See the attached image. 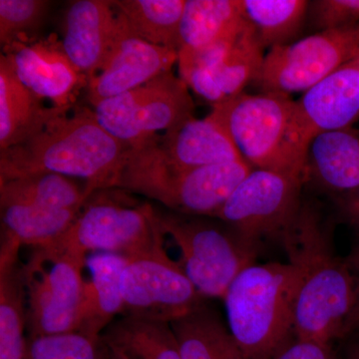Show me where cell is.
<instances>
[{
    "instance_id": "6",
    "label": "cell",
    "mask_w": 359,
    "mask_h": 359,
    "mask_svg": "<svg viewBox=\"0 0 359 359\" xmlns=\"http://www.w3.org/2000/svg\"><path fill=\"white\" fill-rule=\"evenodd\" d=\"M156 212L163 233L178 245L182 268L204 299H223L235 278L256 264L261 245L221 219Z\"/></svg>"
},
{
    "instance_id": "7",
    "label": "cell",
    "mask_w": 359,
    "mask_h": 359,
    "mask_svg": "<svg viewBox=\"0 0 359 359\" xmlns=\"http://www.w3.org/2000/svg\"><path fill=\"white\" fill-rule=\"evenodd\" d=\"M164 237L150 204L90 197L65 237L50 247L84 259L88 252L132 259L165 247Z\"/></svg>"
},
{
    "instance_id": "31",
    "label": "cell",
    "mask_w": 359,
    "mask_h": 359,
    "mask_svg": "<svg viewBox=\"0 0 359 359\" xmlns=\"http://www.w3.org/2000/svg\"><path fill=\"white\" fill-rule=\"evenodd\" d=\"M46 0H0V42L2 46L29 43L50 6Z\"/></svg>"
},
{
    "instance_id": "5",
    "label": "cell",
    "mask_w": 359,
    "mask_h": 359,
    "mask_svg": "<svg viewBox=\"0 0 359 359\" xmlns=\"http://www.w3.org/2000/svg\"><path fill=\"white\" fill-rule=\"evenodd\" d=\"M252 169L245 161H238L175 170L144 146H128L112 189L140 194L177 214L214 218Z\"/></svg>"
},
{
    "instance_id": "23",
    "label": "cell",
    "mask_w": 359,
    "mask_h": 359,
    "mask_svg": "<svg viewBox=\"0 0 359 359\" xmlns=\"http://www.w3.org/2000/svg\"><path fill=\"white\" fill-rule=\"evenodd\" d=\"M21 245L1 238L0 245V359H25L28 337Z\"/></svg>"
},
{
    "instance_id": "29",
    "label": "cell",
    "mask_w": 359,
    "mask_h": 359,
    "mask_svg": "<svg viewBox=\"0 0 359 359\" xmlns=\"http://www.w3.org/2000/svg\"><path fill=\"white\" fill-rule=\"evenodd\" d=\"M244 20L264 48L290 44L301 32L309 2L306 0H240Z\"/></svg>"
},
{
    "instance_id": "26",
    "label": "cell",
    "mask_w": 359,
    "mask_h": 359,
    "mask_svg": "<svg viewBox=\"0 0 359 359\" xmlns=\"http://www.w3.org/2000/svg\"><path fill=\"white\" fill-rule=\"evenodd\" d=\"M86 185L53 173L0 181V205L28 204L49 209H81L91 197Z\"/></svg>"
},
{
    "instance_id": "2",
    "label": "cell",
    "mask_w": 359,
    "mask_h": 359,
    "mask_svg": "<svg viewBox=\"0 0 359 359\" xmlns=\"http://www.w3.org/2000/svg\"><path fill=\"white\" fill-rule=\"evenodd\" d=\"M127 149L101 126L93 110H65L25 141L0 151V181L58 174L84 181L93 195L112 189Z\"/></svg>"
},
{
    "instance_id": "24",
    "label": "cell",
    "mask_w": 359,
    "mask_h": 359,
    "mask_svg": "<svg viewBox=\"0 0 359 359\" xmlns=\"http://www.w3.org/2000/svg\"><path fill=\"white\" fill-rule=\"evenodd\" d=\"M170 325L183 359H247L228 325L205 302Z\"/></svg>"
},
{
    "instance_id": "21",
    "label": "cell",
    "mask_w": 359,
    "mask_h": 359,
    "mask_svg": "<svg viewBox=\"0 0 359 359\" xmlns=\"http://www.w3.org/2000/svg\"><path fill=\"white\" fill-rule=\"evenodd\" d=\"M65 110L45 107L41 98L16 75L11 60L0 55V151L18 145L37 133L49 120Z\"/></svg>"
},
{
    "instance_id": "17",
    "label": "cell",
    "mask_w": 359,
    "mask_h": 359,
    "mask_svg": "<svg viewBox=\"0 0 359 359\" xmlns=\"http://www.w3.org/2000/svg\"><path fill=\"white\" fill-rule=\"evenodd\" d=\"M118 26L113 1L77 0L66 9L62 46L87 83L101 70Z\"/></svg>"
},
{
    "instance_id": "9",
    "label": "cell",
    "mask_w": 359,
    "mask_h": 359,
    "mask_svg": "<svg viewBox=\"0 0 359 359\" xmlns=\"http://www.w3.org/2000/svg\"><path fill=\"white\" fill-rule=\"evenodd\" d=\"M188 85L172 70L94 105L98 122L127 146H135L194 118Z\"/></svg>"
},
{
    "instance_id": "11",
    "label": "cell",
    "mask_w": 359,
    "mask_h": 359,
    "mask_svg": "<svg viewBox=\"0 0 359 359\" xmlns=\"http://www.w3.org/2000/svg\"><path fill=\"white\" fill-rule=\"evenodd\" d=\"M122 316L171 323L204 304L181 264L165 247L127 259L121 276Z\"/></svg>"
},
{
    "instance_id": "14",
    "label": "cell",
    "mask_w": 359,
    "mask_h": 359,
    "mask_svg": "<svg viewBox=\"0 0 359 359\" xmlns=\"http://www.w3.org/2000/svg\"><path fill=\"white\" fill-rule=\"evenodd\" d=\"M294 113L306 151L318 135L351 128L359 116V56L302 93L294 101Z\"/></svg>"
},
{
    "instance_id": "13",
    "label": "cell",
    "mask_w": 359,
    "mask_h": 359,
    "mask_svg": "<svg viewBox=\"0 0 359 359\" xmlns=\"http://www.w3.org/2000/svg\"><path fill=\"white\" fill-rule=\"evenodd\" d=\"M117 13V30L105 62L87 83V95L93 106L147 83L172 70L178 61V51L137 36L121 13Z\"/></svg>"
},
{
    "instance_id": "33",
    "label": "cell",
    "mask_w": 359,
    "mask_h": 359,
    "mask_svg": "<svg viewBox=\"0 0 359 359\" xmlns=\"http://www.w3.org/2000/svg\"><path fill=\"white\" fill-rule=\"evenodd\" d=\"M271 359H337V356L332 344L294 337Z\"/></svg>"
},
{
    "instance_id": "20",
    "label": "cell",
    "mask_w": 359,
    "mask_h": 359,
    "mask_svg": "<svg viewBox=\"0 0 359 359\" xmlns=\"http://www.w3.org/2000/svg\"><path fill=\"white\" fill-rule=\"evenodd\" d=\"M245 26L240 0H186L180 25L178 54L233 43Z\"/></svg>"
},
{
    "instance_id": "1",
    "label": "cell",
    "mask_w": 359,
    "mask_h": 359,
    "mask_svg": "<svg viewBox=\"0 0 359 359\" xmlns=\"http://www.w3.org/2000/svg\"><path fill=\"white\" fill-rule=\"evenodd\" d=\"M280 241L297 276L295 339L330 344L342 339L353 306L354 280L335 249L332 223L316 205L304 201Z\"/></svg>"
},
{
    "instance_id": "15",
    "label": "cell",
    "mask_w": 359,
    "mask_h": 359,
    "mask_svg": "<svg viewBox=\"0 0 359 359\" xmlns=\"http://www.w3.org/2000/svg\"><path fill=\"white\" fill-rule=\"evenodd\" d=\"M2 53L28 89L59 109H70L75 91L87 85L86 78L66 55L62 42L54 37L29 43L15 42L4 47Z\"/></svg>"
},
{
    "instance_id": "4",
    "label": "cell",
    "mask_w": 359,
    "mask_h": 359,
    "mask_svg": "<svg viewBox=\"0 0 359 359\" xmlns=\"http://www.w3.org/2000/svg\"><path fill=\"white\" fill-rule=\"evenodd\" d=\"M294 100L280 93L243 92L212 106L238 153L254 169L269 170L308 181V151L295 127Z\"/></svg>"
},
{
    "instance_id": "19",
    "label": "cell",
    "mask_w": 359,
    "mask_h": 359,
    "mask_svg": "<svg viewBox=\"0 0 359 359\" xmlns=\"http://www.w3.org/2000/svg\"><path fill=\"white\" fill-rule=\"evenodd\" d=\"M126 257L94 254L87 259L90 278L85 282L75 332L101 337L115 316L123 311L121 276Z\"/></svg>"
},
{
    "instance_id": "28",
    "label": "cell",
    "mask_w": 359,
    "mask_h": 359,
    "mask_svg": "<svg viewBox=\"0 0 359 359\" xmlns=\"http://www.w3.org/2000/svg\"><path fill=\"white\" fill-rule=\"evenodd\" d=\"M113 4L137 36L178 51L186 0H118Z\"/></svg>"
},
{
    "instance_id": "34",
    "label": "cell",
    "mask_w": 359,
    "mask_h": 359,
    "mask_svg": "<svg viewBox=\"0 0 359 359\" xmlns=\"http://www.w3.org/2000/svg\"><path fill=\"white\" fill-rule=\"evenodd\" d=\"M347 266L354 280V301L353 309L344 325L342 339H347L359 330V238L346 257Z\"/></svg>"
},
{
    "instance_id": "37",
    "label": "cell",
    "mask_w": 359,
    "mask_h": 359,
    "mask_svg": "<svg viewBox=\"0 0 359 359\" xmlns=\"http://www.w3.org/2000/svg\"><path fill=\"white\" fill-rule=\"evenodd\" d=\"M105 344L106 346H107V354H106V359H130L126 354L122 353L119 349L110 346V344H107L106 341Z\"/></svg>"
},
{
    "instance_id": "36",
    "label": "cell",
    "mask_w": 359,
    "mask_h": 359,
    "mask_svg": "<svg viewBox=\"0 0 359 359\" xmlns=\"http://www.w3.org/2000/svg\"><path fill=\"white\" fill-rule=\"evenodd\" d=\"M347 339L344 359H359V330Z\"/></svg>"
},
{
    "instance_id": "27",
    "label": "cell",
    "mask_w": 359,
    "mask_h": 359,
    "mask_svg": "<svg viewBox=\"0 0 359 359\" xmlns=\"http://www.w3.org/2000/svg\"><path fill=\"white\" fill-rule=\"evenodd\" d=\"M101 337L130 359H183L170 323L122 316Z\"/></svg>"
},
{
    "instance_id": "18",
    "label": "cell",
    "mask_w": 359,
    "mask_h": 359,
    "mask_svg": "<svg viewBox=\"0 0 359 359\" xmlns=\"http://www.w3.org/2000/svg\"><path fill=\"white\" fill-rule=\"evenodd\" d=\"M264 58V47L247 23L223 57L209 67L192 71L182 79L197 95L214 106L243 93L250 82L257 81Z\"/></svg>"
},
{
    "instance_id": "32",
    "label": "cell",
    "mask_w": 359,
    "mask_h": 359,
    "mask_svg": "<svg viewBox=\"0 0 359 359\" xmlns=\"http://www.w3.org/2000/svg\"><path fill=\"white\" fill-rule=\"evenodd\" d=\"M314 25L320 32L359 25V0H318L309 2Z\"/></svg>"
},
{
    "instance_id": "8",
    "label": "cell",
    "mask_w": 359,
    "mask_h": 359,
    "mask_svg": "<svg viewBox=\"0 0 359 359\" xmlns=\"http://www.w3.org/2000/svg\"><path fill=\"white\" fill-rule=\"evenodd\" d=\"M22 266L28 339L76 330L87 259L55 249H33Z\"/></svg>"
},
{
    "instance_id": "16",
    "label": "cell",
    "mask_w": 359,
    "mask_h": 359,
    "mask_svg": "<svg viewBox=\"0 0 359 359\" xmlns=\"http://www.w3.org/2000/svg\"><path fill=\"white\" fill-rule=\"evenodd\" d=\"M138 145L175 170L244 161L226 130L210 115L205 119L187 120Z\"/></svg>"
},
{
    "instance_id": "10",
    "label": "cell",
    "mask_w": 359,
    "mask_h": 359,
    "mask_svg": "<svg viewBox=\"0 0 359 359\" xmlns=\"http://www.w3.org/2000/svg\"><path fill=\"white\" fill-rule=\"evenodd\" d=\"M304 183L290 175L252 169L214 218L259 245L264 241L280 240L301 211Z\"/></svg>"
},
{
    "instance_id": "22",
    "label": "cell",
    "mask_w": 359,
    "mask_h": 359,
    "mask_svg": "<svg viewBox=\"0 0 359 359\" xmlns=\"http://www.w3.org/2000/svg\"><path fill=\"white\" fill-rule=\"evenodd\" d=\"M308 180L337 195L359 188V134L351 128L325 132L309 144Z\"/></svg>"
},
{
    "instance_id": "12",
    "label": "cell",
    "mask_w": 359,
    "mask_h": 359,
    "mask_svg": "<svg viewBox=\"0 0 359 359\" xmlns=\"http://www.w3.org/2000/svg\"><path fill=\"white\" fill-rule=\"evenodd\" d=\"M358 56L359 25L325 30L269 49L256 82L266 93H304Z\"/></svg>"
},
{
    "instance_id": "25",
    "label": "cell",
    "mask_w": 359,
    "mask_h": 359,
    "mask_svg": "<svg viewBox=\"0 0 359 359\" xmlns=\"http://www.w3.org/2000/svg\"><path fill=\"white\" fill-rule=\"evenodd\" d=\"M0 208L1 238L33 249L57 244L82 209H49L28 204H6Z\"/></svg>"
},
{
    "instance_id": "3",
    "label": "cell",
    "mask_w": 359,
    "mask_h": 359,
    "mask_svg": "<svg viewBox=\"0 0 359 359\" xmlns=\"http://www.w3.org/2000/svg\"><path fill=\"white\" fill-rule=\"evenodd\" d=\"M297 276L289 263L252 264L223 301L231 334L247 359H271L294 334Z\"/></svg>"
},
{
    "instance_id": "38",
    "label": "cell",
    "mask_w": 359,
    "mask_h": 359,
    "mask_svg": "<svg viewBox=\"0 0 359 359\" xmlns=\"http://www.w3.org/2000/svg\"><path fill=\"white\" fill-rule=\"evenodd\" d=\"M356 131H358V133L359 134V131H358V130H356Z\"/></svg>"
},
{
    "instance_id": "35",
    "label": "cell",
    "mask_w": 359,
    "mask_h": 359,
    "mask_svg": "<svg viewBox=\"0 0 359 359\" xmlns=\"http://www.w3.org/2000/svg\"><path fill=\"white\" fill-rule=\"evenodd\" d=\"M337 204L340 218L359 235V188L339 195Z\"/></svg>"
},
{
    "instance_id": "30",
    "label": "cell",
    "mask_w": 359,
    "mask_h": 359,
    "mask_svg": "<svg viewBox=\"0 0 359 359\" xmlns=\"http://www.w3.org/2000/svg\"><path fill=\"white\" fill-rule=\"evenodd\" d=\"M102 337L72 332L28 339L25 359H106Z\"/></svg>"
}]
</instances>
